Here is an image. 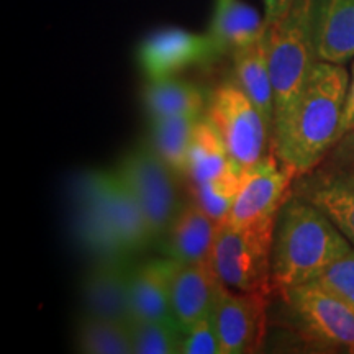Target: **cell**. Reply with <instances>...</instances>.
<instances>
[{
	"mask_svg": "<svg viewBox=\"0 0 354 354\" xmlns=\"http://www.w3.org/2000/svg\"><path fill=\"white\" fill-rule=\"evenodd\" d=\"M349 74L343 64L317 61L292 105L274 120L272 149L305 176L338 143Z\"/></svg>",
	"mask_w": 354,
	"mask_h": 354,
	"instance_id": "obj_1",
	"label": "cell"
},
{
	"mask_svg": "<svg viewBox=\"0 0 354 354\" xmlns=\"http://www.w3.org/2000/svg\"><path fill=\"white\" fill-rule=\"evenodd\" d=\"M76 228L95 259H128L154 241L138 202L113 171H91L79 179Z\"/></svg>",
	"mask_w": 354,
	"mask_h": 354,
	"instance_id": "obj_2",
	"label": "cell"
},
{
	"mask_svg": "<svg viewBox=\"0 0 354 354\" xmlns=\"http://www.w3.org/2000/svg\"><path fill=\"white\" fill-rule=\"evenodd\" d=\"M353 245L318 207L299 194L287 198L274 227L271 272L276 292L313 282Z\"/></svg>",
	"mask_w": 354,
	"mask_h": 354,
	"instance_id": "obj_3",
	"label": "cell"
},
{
	"mask_svg": "<svg viewBox=\"0 0 354 354\" xmlns=\"http://www.w3.org/2000/svg\"><path fill=\"white\" fill-rule=\"evenodd\" d=\"M264 41L274 87L276 120L297 99L318 61L312 35V0H295L284 15L268 21Z\"/></svg>",
	"mask_w": 354,
	"mask_h": 354,
	"instance_id": "obj_4",
	"label": "cell"
},
{
	"mask_svg": "<svg viewBox=\"0 0 354 354\" xmlns=\"http://www.w3.org/2000/svg\"><path fill=\"white\" fill-rule=\"evenodd\" d=\"M276 216L246 225L220 223L210 263L230 289L272 294L271 253Z\"/></svg>",
	"mask_w": 354,
	"mask_h": 354,
	"instance_id": "obj_5",
	"label": "cell"
},
{
	"mask_svg": "<svg viewBox=\"0 0 354 354\" xmlns=\"http://www.w3.org/2000/svg\"><path fill=\"white\" fill-rule=\"evenodd\" d=\"M113 172L138 202L154 241L161 240L183 207L177 194L176 172L154 153L151 146L131 149L118 161Z\"/></svg>",
	"mask_w": 354,
	"mask_h": 354,
	"instance_id": "obj_6",
	"label": "cell"
},
{
	"mask_svg": "<svg viewBox=\"0 0 354 354\" xmlns=\"http://www.w3.org/2000/svg\"><path fill=\"white\" fill-rule=\"evenodd\" d=\"M238 169H246L272 148V127L236 82L221 84L210 99L209 115Z\"/></svg>",
	"mask_w": 354,
	"mask_h": 354,
	"instance_id": "obj_7",
	"label": "cell"
},
{
	"mask_svg": "<svg viewBox=\"0 0 354 354\" xmlns=\"http://www.w3.org/2000/svg\"><path fill=\"white\" fill-rule=\"evenodd\" d=\"M279 294L313 342L354 353V308L315 282H308Z\"/></svg>",
	"mask_w": 354,
	"mask_h": 354,
	"instance_id": "obj_8",
	"label": "cell"
},
{
	"mask_svg": "<svg viewBox=\"0 0 354 354\" xmlns=\"http://www.w3.org/2000/svg\"><path fill=\"white\" fill-rule=\"evenodd\" d=\"M268 292H241L221 286L212 310L221 354L259 351L268 335Z\"/></svg>",
	"mask_w": 354,
	"mask_h": 354,
	"instance_id": "obj_9",
	"label": "cell"
},
{
	"mask_svg": "<svg viewBox=\"0 0 354 354\" xmlns=\"http://www.w3.org/2000/svg\"><path fill=\"white\" fill-rule=\"evenodd\" d=\"M299 172L279 159L271 149L258 162L241 171V185L228 218L232 225H246L251 221L276 216L290 197L292 183Z\"/></svg>",
	"mask_w": 354,
	"mask_h": 354,
	"instance_id": "obj_10",
	"label": "cell"
},
{
	"mask_svg": "<svg viewBox=\"0 0 354 354\" xmlns=\"http://www.w3.org/2000/svg\"><path fill=\"white\" fill-rule=\"evenodd\" d=\"M212 35H198L183 28H165L149 35L138 50V63L149 81L174 77L177 73L203 64L220 55Z\"/></svg>",
	"mask_w": 354,
	"mask_h": 354,
	"instance_id": "obj_11",
	"label": "cell"
},
{
	"mask_svg": "<svg viewBox=\"0 0 354 354\" xmlns=\"http://www.w3.org/2000/svg\"><path fill=\"white\" fill-rule=\"evenodd\" d=\"M221 286L223 282L210 261H176L171 276V307L184 333L201 318L212 313Z\"/></svg>",
	"mask_w": 354,
	"mask_h": 354,
	"instance_id": "obj_12",
	"label": "cell"
},
{
	"mask_svg": "<svg viewBox=\"0 0 354 354\" xmlns=\"http://www.w3.org/2000/svg\"><path fill=\"white\" fill-rule=\"evenodd\" d=\"M130 272L125 258L95 259L82 284L87 315L130 323Z\"/></svg>",
	"mask_w": 354,
	"mask_h": 354,
	"instance_id": "obj_13",
	"label": "cell"
},
{
	"mask_svg": "<svg viewBox=\"0 0 354 354\" xmlns=\"http://www.w3.org/2000/svg\"><path fill=\"white\" fill-rule=\"evenodd\" d=\"M312 35L318 61L344 64L354 57V0H312Z\"/></svg>",
	"mask_w": 354,
	"mask_h": 354,
	"instance_id": "obj_14",
	"label": "cell"
},
{
	"mask_svg": "<svg viewBox=\"0 0 354 354\" xmlns=\"http://www.w3.org/2000/svg\"><path fill=\"white\" fill-rule=\"evenodd\" d=\"M218 228V221L207 215L196 202H185L159 240L162 253L179 263L210 261Z\"/></svg>",
	"mask_w": 354,
	"mask_h": 354,
	"instance_id": "obj_15",
	"label": "cell"
},
{
	"mask_svg": "<svg viewBox=\"0 0 354 354\" xmlns=\"http://www.w3.org/2000/svg\"><path fill=\"white\" fill-rule=\"evenodd\" d=\"M176 261H146L131 268V320H176L171 307V276Z\"/></svg>",
	"mask_w": 354,
	"mask_h": 354,
	"instance_id": "obj_16",
	"label": "cell"
},
{
	"mask_svg": "<svg viewBox=\"0 0 354 354\" xmlns=\"http://www.w3.org/2000/svg\"><path fill=\"white\" fill-rule=\"evenodd\" d=\"M295 194L318 207L354 246V167L304 180Z\"/></svg>",
	"mask_w": 354,
	"mask_h": 354,
	"instance_id": "obj_17",
	"label": "cell"
},
{
	"mask_svg": "<svg viewBox=\"0 0 354 354\" xmlns=\"http://www.w3.org/2000/svg\"><path fill=\"white\" fill-rule=\"evenodd\" d=\"M233 63L236 84L258 107L264 120L274 128L276 104L264 35L258 41L233 51Z\"/></svg>",
	"mask_w": 354,
	"mask_h": 354,
	"instance_id": "obj_18",
	"label": "cell"
},
{
	"mask_svg": "<svg viewBox=\"0 0 354 354\" xmlns=\"http://www.w3.org/2000/svg\"><path fill=\"white\" fill-rule=\"evenodd\" d=\"M264 32L266 20L248 3L240 0L216 3L210 35L221 53H233L258 41Z\"/></svg>",
	"mask_w": 354,
	"mask_h": 354,
	"instance_id": "obj_19",
	"label": "cell"
},
{
	"mask_svg": "<svg viewBox=\"0 0 354 354\" xmlns=\"http://www.w3.org/2000/svg\"><path fill=\"white\" fill-rule=\"evenodd\" d=\"M223 138L209 117L198 118L190 141L185 176L190 183H202L221 174L232 166Z\"/></svg>",
	"mask_w": 354,
	"mask_h": 354,
	"instance_id": "obj_20",
	"label": "cell"
},
{
	"mask_svg": "<svg viewBox=\"0 0 354 354\" xmlns=\"http://www.w3.org/2000/svg\"><path fill=\"white\" fill-rule=\"evenodd\" d=\"M143 102L151 118L201 115L205 107V94L196 84L169 77L146 84Z\"/></svg>",
	"mask_w": 354,
	"mask_h": 354,
	"instance_id": "obj_21",
	"label": "cell"
},
{
	"mask_svg": "<svg viewBox=\"0 0 354 354\" xmlns=\"http://www.w3.org/2000/svg\"><path fill=\"white\" fill-rule=\"evenodd\" d=\"M202 115L151 118V148L177 176H185L194 128Z\"/></svg>",
	"mask_w": 354,
	"mask_h": 354,
	"instance_id": "obj_22",
	"label": "cell"
},
{
	"mask_svg": "<svg viewBox=\"0 0 354 354\" xmlns=\"http://www.w3.org/2000/svg\"><path fill=\"white\" fill-rule=\"evenodd\" d=\"M76 348L86 354H133L130 326L86 313L76 330Z\"/></svg>",
	"mask_w": 354,
	"mask_h": 354,
	"instance_id": "obj_23",
	"label": "cell"
},
{
	"mask_svg": "<svg viewBox=\"0 0 354 354\" xmlns=\"http://www.w3.org/2000/svg\"><path fill=\"white\" fill-rule=\"evenodd\" d=\"M241 185V169L232 165L221 174L202 183H192L190 196L207 215L223 223L232 212Z\"/></svg>",
	"mask_w": 354,
	"mask_h": 354,
	"instance_id": "obj_24",
	"label": "cell"
},
{
	"mask_svg": "<svg viewBox=\"0 0 354 354\" xmlns=\"http://www.w3.org/2000/svg\"><path fill=\"white\" fill-rule=\"evenodd\" d=\"M133 354H183L184 331L176 320H131Z\"/></svg>",
	"mask_w": 354,
	"mask_h": 354,
	"instance_id": "obj_25",
	"label": "cell"
},
{
	"mask_svg": "<svg viewBox=\"0 0 354 354\" xmlns=\"http://www.w3.org/2000/svg\"><path fill=\"white\" fill-rule=\"evenodd\" d=\"M313 282L354 308V246L333 261Z\"/></svg>",
	"mask_w": 354,
	"mask_h": 354,
	"instance_id": "obj_26",
	"label": "cell"
},
{
	"mask_svg": "<svg viewBox=\"0 0 354 354\" xmlns=\"http://www.w3.org/2000/svg\"><path fill=\"white\" fill-rule=\"evenodd\" d=\"M183 354H221L220 336L212 313L185 331Z\"/></svg>",
	"mask_w": 354,
	"mask_h": 354,
	"instance_id": "obj_27",
	"label": "cell"
},
{
	"mask_svg": "<svg viewBox=\"0 0 354 354\" xmlns=\"http://www.w3.org/2000/svg\"><path fill=\"white\" fill-rule=\"evenodd\" d=\"M331 169H346L354 167V130L344 135L330 151Z\"/></svg>",
	"mask_w": 354,
	"mask_h": 354,
	"instance_id": "obj_28",
	"label": "cell"
},
{
	"mask_svg": "<svg viewBox=\"0 0 354 354\" xmlns=\"http://www.w3.org/2000/svg\"><path fill=\"white\" fill-rule=\"evenodd\" d=\"M354 130V64L351 69V79H349V87H348V95H346V104H344V112H343V120L342 127H339V138H343L344 135H348L349 131Z\"/></svg>",
	"mask_w": 354,
	"mask_h": 354,
	"instance_id": "obj_29",
	"label": "cell"
},
{
	"mask_svg": "<svg viewBox=\"0 0 354 354\" xmlns=\"http://www.w3.org/2000/svg\"><path fill=\"white\" fill-rule=\"evenodd\" d=\"M295 0H264V8H266V24L279 19L281 15L289 10L294 6Z\"/></svg>",
	"mask_w": 354,
	"mask_h": 354,
	"instance_id": "obj_30",
	"label": "cell"
},
{
	"mask_svg": "<svg viewBox=\"0 0 354 354\" xmlns=\"http://www.w3.org/2000/svg\"><path fill=\"white\" fill-rule=\"evenodd\" d=\"M218 2H227V0H216V3H218Z\"/></svg>",
	"mask_w": 354,
	"mask_h": 354,
	"instance_id": "obj_31",
	"label": "cell"
}]
</instances>
